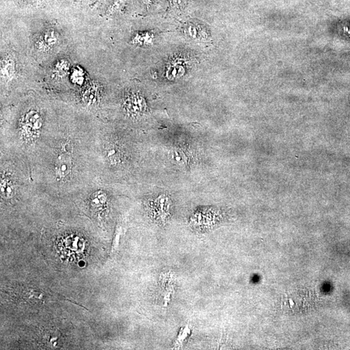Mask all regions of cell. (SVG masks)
I'll return each instance as SVG.
<instances>
[{"instance_id":"obj_3","label":"cell","mask_w":350,"mask_h":350,"mask_svg":"<svg viewBox=\"0 0 350 350\" xmlns=\"http://www.w3.org/2000/svg\"><path fill=\"white\" fill-rule=\"evenodd\" d=\"M15 64L13 59L9 57L5 58L1 62V75L3 81H11L15 75Z\"/></svg>"},{"instance_id":"obj_1","label":"cell","mask_w":350,"mask_h":350,"mask_svg":"<svg viewBox=\"0 0 350 350\" xmlns=\"http://www.w3.org/2000/svg\"><path fill=\"white\" fill-rule=\"evenodd\" d=\"M54 169L56 175L60 178L69 174L71 169V159L69 153L64 152L60 154L56 161Z\"/></svg>"},{"instance_id":"obj_8","label":"cell","mask_w":350,"mask_h":350,"mask_svg":"<svg viewBox=\"0 0 350 350\" xmlns=\"http://www.w3.org/2000/svg\"><path fill=\"white\" fill-rule=\"evenodd\" d=\"M186 1V0H173V3L177 6H181L183 5V4H184Z\"/></svg>"},{"instance_id":"obj_6","label":"cell","mask_w":350,"mask_h":350,"mask_svg":"<svg viewBox=\"0 0 350 350\" xmlns=\"http://www.w3.org/2000/svg\"><path fill=\"white\" fill-rule=\"evenodd\" d=\"M72 79L75 83L81 84L84 81V74L80 70H74L72 73Z\"/></svg>"},{"instance_id":"obj_7","label":"cell","mask_w":350,"mask_h":350,"mask_svg":"<svg viewBox=\"0 0 350 350\" xmlns=\"http://www.w3.org/2000/svg\"><path fill=\"white\" fill-rule=\"evenodd\" d=\"M9 186V185H8L7 183L5 182H3V184L1 185V192L5 196L11 195L12 193H13V190Z\"/></svg>"},{"instance_id":"obj_2","label":"cell","mask_w":350,"mask_h":350,"mask_svg":"<svg viewBox=\"0 0 350 350\" xmlns=\"http://www.w3.org/2000/svg\"><path fill=\"white\" fill-rule=\"evenodd\" d=\"M58 38L54 31H45L37 42V48L40 50L46 51L54 46L57 42Z\"/></svg>"},{"instance_id":"obj_5","label":"cell","mask_w":350,"mask_h":350,"mask_svg":"<svg viewBox=\"0 0 350 350\" xmlns=\"http://www.w3.org/2000/svg\"><path fill=\"white\" fill-rule=\"evenodd\" d=\"M171 155H172L173 160H174L175 163L181 164L186 162V158L184 157V154L182 152L173 151Z\"/></svg>"},{"instance_id":"obj_4","label":"cell","mask_w":350,"mask_h":350,"mask_svg":"<svg viewBox=\"0 0 350 350\" xmlns=\"http://www.w3.org/2000/svg\"><path fill=\"white\" fill-rule=\"evenodd\" d=\"M68 70V64L66 61H61L56 64L55 68H54V71L57 75H62L66 73Z\"/></svg>"}]
</instances>
